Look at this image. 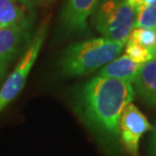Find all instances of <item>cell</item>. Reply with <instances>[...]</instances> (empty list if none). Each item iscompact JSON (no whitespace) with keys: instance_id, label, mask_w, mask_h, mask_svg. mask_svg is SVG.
Returning a JSON list of instances; mask_svg holds the SVG:
<instances>
[{"instance_id":"cell-11","label":"cell","mask_w":156,"mask_h":156,"mask_svg":"<svg viewBox=\"0 0 156 156\" xmlns=\"http://www.w3.org/2000/svg\"><path fill=\"white\" fill-rule=\"evenodd\" d=\"M138 27L156 30V1L144 5L136 12L134 29Z\"/></svg>"},{"instance_id":"cell-9","label":"cell","mask_w":156,"mask_h":156,"mask_svg":"<svg viewBox=\"0 0 156 156\" xmlns=\"http://www.w3.org/2000/svg\"><path fill=\"white\" fill-rule=\"evenodd\" d=\"M140 67L141 64L135 63L128 56L123 55L102 67V69L98 72V76L115 78L134 83Z\"/></svg>"},{"instance_id":"cell-14","label":"cell","mask_w":156,"mask_h":156,"mask_svg":"<svg viewBox=\"0 0 156 156\" xmlns=\"http://www.w3.org/2000/svg\"><path fill=\"white\" fill-rule=\"evenodd\" d=\"M149 153L152 156H156V124L155 127L152 128V134L149 139Z\"/></svg>"},{"instance_id":"cell-2","label":"cell","mask_w":156,"mask_h":156,"mask_svg":"<svg viewBox=\"0 0 156 156\" xmlns=\"http://www.w3.org/2000/svg\"><path fill=\"white\" fill-rule=\"evenodd\" d=\"M123 47V44L104 37L73 44L65 50L61 58V72L69 77L90 74L118 58Z\"/></svg>"},{"instance_id":"cell-1","label":"cell","mask_w":156,"mask_h":156,"mask_svg":"<svg viewBox=\"0 0 156 156\" xmlns=\"http://www.w3.org/2000/svg\"><path fill=\"white\" fill-rule=\"evenodd\" d=\"M134 96L132 83L98 75L75 91L73 110L99 143L111 153H116L121 145L120 119Z\"/></svg>"},{"instance_id":"cell-5","label":"cell","mask_w":156,"mask_h":156,"mask_svg":"<svg viewBox=\"0 0 156 156\" xmlns=\"http://www.w3.org/2000/svg\"><path fill=\"white\" fill-rule=\"evenodd\" d=\"M150 130V122L135 105L130 104L125 108L119 124V134L122 147L128 154L139 156L140 139Z\"/></svg>"},{"instance_id":"cell-13","label":"cell","mask_w":156,"mask_h":156,"mask_svg":"<svg viewBox=\"0 0 156 156\" xmlns=\"http://www.w3.org/2000/svg\"><path fill=\"white\" fill-rule=\"evenodd\" d=\"M126 49H125V55L128 56L131 60L138 64H144L146 62L152 60V56L147 49L142 47L137 43L132 41H128L126 43Z\"/></svg>"},{"instance_id":"cell-8","label":"cell","mask_w":156,"mask_h":156,"mask_svg":"<svg viewBox=\"0 0 156 156\" xmlns=\"http://www.w3.org/2000/svg\"><path fill=\"white\" fill-rule=\"evenodd\" d=\"M134 85L146 105L156 107V60L141 64Z\"/></svg>"},{"instance_id":"cell-12","label":"cell","mask_w":156,"mask_h":156,"mask_svg":"<svg viewBox=\"0 0 156 156\" xmlns=\"http://www.w3.org/2000/svg\"><path fill=\"white\" fill-rule=\"evenodd\" d=\"M128 41L139 44L150 52L156 47V30L144 29V27L134 29L131 32Z\"/></svg>"},{"instance_id":"cell-7","label":"cell","mask_w":156,"mask_h":156,"mask_svg":"<svg viewBox=\"0 0 156 156\" xmlns=\"http://www.w3.org/2000/svg\"><path fill=\"white\" fill-rule=\"evenodd\" d=\"M32 23L0 27V60L10 62L29 42Z\"/></svg>"},{"instance_id":"cell-15","label":"cell","mask_w":156,"mask_h":156,"mask_svg":"<svg viewBox=\"0 0 156 156\" xmlns=\"http://www.w3.org/2000/svg\"><path fill=\"white\" fill-rule=\"evenodd\" d=\"M127 1L130 4L131 7L135 10V12L138 11L139 9L143 7L144 5H147V4H145L144 0H127Z\"/></svg>"},{"instance_id":"cell-6","label":"cell","mask_w":156,"mask_h":156,"mask_svg":"<svg viewBox=\"0 0 156 156\" xmlns=\"http://www.w3.org/2000/svg\"><path fill=\"white\" fill-rule=\"evenodd\" d=\"M101 0H66L61 12V23L70 32L87 30V18L98 7Z\"/></svg>"},{"instance_id":"cell-10","label":"cell","mask_w":156,"mask_h":156,"mask_svg":"<svg viewBox=\"0 0 156 156\" xmlns=\"http://www.w3.org/2000/svg\"><path fill=\"white\" fill-rule=\"evenodd\" d=\"M32 23V11L16 0H0V27Z\"/></svg>"},{"instance_id":"cell-19","label":"cell","mask_w":156,"mask_h":156,"mask_svg":"<svg viewBox=\"0 0 156 156\" xmlns=\"http://www.w3.org/2000/svg\"><path fill=\"white\" fill-rule=\"evenodd\" d=\"M33 1H46V0H33Z\"/></svg>"},{"instance_id":"cell-4","label":"cell","mask_w":156,"mask_h":156,"mask_svg":"<svg viewBox=\"0 0 156 156\" xmlns=\"http://www.w3.org/2000/svg\"><path fill=\"white\" fill-rule=\"evenodd\" d=\"M47 29L48 20H45L26 50L23 56L17 63L16 67L9 74L7 79L0 87V114L10 105L12 101H14L23 90L27 76L38 58L41 48L45 41Z\"/></svg>"},{"instance_id":"cell-18","label":"cell","mask_w":156,"mask_h":156,"mask_svg":"<svg viewBox=\"0 0 156 156\" xmlns=\"http://www.w3.org/2000/svg\"><path fill=\"white\" fill-rule=\"evenodd\" d=\"M155 1H156V0H144L145 4H150V3H153Z\"/></svg>"},{"instance_id":"cell-16","label":"cell","mask_w":156,"mask_h":156,"mask_svg":"<svg viewBox=\"0 0 156 156\" xmlns=\"http://www.w3.org/2000/svg\"><path fill=\"white\" fill-rule=\"evenodd\" d=\"M8 66V62L0 60V81L3 79V77L5 75L6 72V68Z\"/></svg>"},{"instance_id":"cell-17","label":"cell","mask_w":156,"mask_h":156,"mask_svg":"<svg viewBox=\"0 0 156 156\" xmlns=\"http://www.w3.org/2000/svg\"><path fill=\"white\" fill-rule=\"evenodd\" d=\"M20 3H21L23 6H26V7L29 9V10L33 11V6H34V1L33 0H16Z\"/></svg>"},{"instance_id":"cell-3","label":"cell","mask_w":156,"mask_h":156,"mask_svg":"<svg viewBox=\"0 0 156 156\" xmlns=\"http://www.w3.org/2000/svg\"><path fill=\"white\" fill-rule=\"evenodd\" d=\"M136 12L127 0H101L92 23L102 37L125 45L134 29Z\"/></svg>"}]
</instances>
